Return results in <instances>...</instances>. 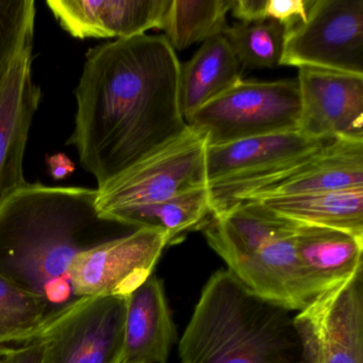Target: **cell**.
Wrapping results in <instances>:
<instances>
[{
    "label": "cell",
    "instance_id": "obj_1",
    "mask_svg": "<svg viewBox=\"0 0 363 363\" xmlns=\"http://www.w3.org/2000/svg\"><path fill=\"white\" fill-rule=\"evenodd\" d=\"M182 65L163 35H142L91 48L75 89L67 144L107 186L189 130L180 109Z\"/></svg>",
    "mask_w": 363,
    "mask_h": 363
},
{
    "label": "cell",
    "instance_id": "obj_2",
    "mask_svg": "<svg viewBox=\"0 0 363 363\" xmlns=\"http://www.w3.org/2000/svg\"><path fill=\"white\" fill-rule=\"evenodd\" d=\"M97 196V189L27 182L0 203V273L42 297L50 313L76 299L74 258L127 227L99 216Z\"/></svg>",
    "mask_w": 363,
    "mask_h": 363
},
{
    "label": "cell",
    "instance_id": "obj_3",
    "mask_svg": "<svg viewBox=\"0 0 363 363\" xmlns=\"http://www.w3.org/2000/svg\"><path fill=\"white\" fill-rule=\"evenodd\" d=\"M293 312L216 271L180 340L182 363H305Z\"/></svg>",
    "mask_w": 363,
    "mask_h": 363
},
{
    "label": "cell",
    "instance_id": "obj_4",
    "mask_svg": "<svg viewBox=\"0 0 363 363\" xmlns=\"http://www.w3.org/2000/svg\"><path fill=\"white\" fill-rule=\"evenodd\" d=\"M297 225L260 201H247L210 216L201 229L210 247L248 290L299 311L314 295L295 250Z\"/></svg>",
    "mask_w": 363,
    "mask_h": 363
},
{
    "label": "cell",
    "instance_id": "obj_5",
    "mask_svg": "<svg viewBox=\"0 0 363 363\" xmlns=\"http://www.w3.org/2000/svg\"><path fill=\"white\" fill-rule=\"evenodd\" d=\"M301 94L297 79L245 82L197 110L186 124L220 146L250 138L298 131Z\"/></svg>",
    "mask_w": 363,
    "mask_h": 363
},
{
    "label": "cell",
    "instance_id": "obj_6",
    "mask_svg": "<svg viewBox=\"0 0 363 363\" xmlns=\"http://www.w3.org/2000/svg\"><path fill=\"white\" fill-rule=\"evenodd\" d=\"M126 310L127 297H80L48 314L25 342L39 344L40 363H120Z\"/></svg>",
    "mask_w": 363,
    "mask_h": 363
},
{
    "label": "cell",
    "instance_id": "obj_7",
    "mask_svg": "<svg viewBox=\"0 0 363 363\" xmlns=\"http://www.w3.org/2000/svg\"><path fill=\"white\" fill-rule=\"evenodd\" d=\"M206 152V140L189 127L182 137L97 190L99 216L208 186Z\"/></svg>",
    "mask_w": 363,
    "mask_h": 363
},
{
    "label": "cell",
    "instance_id": "obj_8",
    "mask_svg": "<svg viewBox=\"0 0 363 363\" xmlns=\"http://www.w3.org/2000/svg\"><path fill=\"white\" fill-rule=\"evenodd\" d=\"M280 65L363 76V0H313L286 33Z\"/></svg>",
    "mask_w": 363,
    "mask_h": 363
},
{
    "label": "cell",
    "instance_id": "obj_9",
    "mask_svg": "<svg viewBox=\"0 0 363 363\" xmlns=\"http://www.w3.org/2000/svg\"><path fill=\"white\" fill-rule=\"evenodd\" d=\"M169 243L164 231L138 228L82 250L69 267L74 296H129L152 275Z\"/></svg>",
    "mask_w": 363,
    "mask_h": 363
},
{
    "label": "cell",
    "instance_id": "obj_10",
    "mask_svg": "<svg viewBox=\"0 0 363 363\" xmlns=\"http://www.w3.org/2000/svg\"><path fill=\"white\" fill-rule=\"evenodd\" d=\"M362 269L295 314L305 363H363Z\"/></svg>",
    "mask_w": 363,
    "mask_h": 363
},
{
    "label": "cell",
    "instance_id": "obj_11",
    "mask_svg": "<svg viewBox=\"0 0 363 363\" xmlns=\"http://www.w3.org/2000/svg\"><path fill=\"white\" fill-rule=\"evenodd\" d=\"M298 131L311 139L363 141V76L298 67Z\"/></svg>",
    "mask_w": 363,
    "mask_h": 363
},
{
    "label": "cell",
    "instance_id": "obj_12",
    "mask_svg": "<svg viewBox=\"0 0 363 363\" xmlns=\"http://www.w3.org/2000/svg\"><path fill=\"white\" fill-rule=\"evenodd\" d=\"M33 45L0 80V203L27 184L25 152L42 91L33 77Z\"/></svg>",
    "mask_w": 363,
    "mask_h": 363
},
{
    "label": "cell",
    "instance_id": "obj_13",
    "mask_svg": "<svg viewBox=\"0 0 363 363\" xmlns=\"http://www.w3.org/2000/svg\"><path fill=\"white\" fill-rule=\"evenodd\" d=\"M169 0H50L61 28L76 39H130L158 30Z\"/></svg>",
    "mask_w": 363,
    "mask_h": 363
},
{
    "label": "cell",
    "instance_id": "obj_14",
    "mask_svg": "<svg viewBox=\"0 0 363 363\" xmlns=\"http://www.w3.org/2000/svg\"><path fill=\"white\" fill-rule=\"evenodd\" d=\"M177 330L162 280L152 274L127 296L120 363H167Z\"/></svg>",
    "mask_w": 363,
    "mask_h": 363
},
{
    "label": "cell",
    "instance_id": "obj_15",
    "mask_svg": "<svg viewBox=\"0 0 363 363\" xmlns=\"http://www.w3.org/2000/svg\"><path fill=\"white\" fill-rule=\"evenodd\" d=\"M330 141L311 139L299 131L250 138L220 146H207L208 186L247 177L272 169L326 145Z\"/></svg>",
    "mask_w": 363,
    "mask_h": 363
},
{
    "label": "cell",
    "instance_id": "obj_16",
    "mask_svg": "<svg viewBox=\"0 0 363 363\" xmlns=\"http://www.w3.org/2000/svg\"><path fill=\"white\" fill-rule=\"evenodd\" d=\"M293 241L314 298L363 267V237L298 223Z\"/></svg>",
    "mask_w": 363,
    "mask_h": 363
},
{
    "label": "cell",
    "instance_id": "obj_17",
    "mask_svg": "<svg viewBox=\"0 0 363 363\" xmlns=\"http://www.w3.org/2000/svg\"><path fill=\"white\" fill-rule=\"evenodd\" d=\"M363 188V141L337 139L327 143L301 171L244 201Z\"/></svg>",
    "mask_w": 363,
    "mask_h": 363
},
{
    "label": "cell",
    "instance_id": "obj_18",
    "mask_svg": "<svg viewBox=\"0 0 363 363\" xmlns=\"http://www.w3.org/2000/svg\"><path fill=\"white\" fill-rule=\"evenodd\" d=\"M240 63L224 35H218L197 50L182 67L180 109L184 121L241 82Z\"/></svg>",
    "mask_w": 363,
    "mask_h": 363
},
{
    "label": "cell",
    "instance_id": "obj_19",
    "mask_svg": "<svg viewBox=\"0 0 363 363\" xmlns=\"http://www.w3.org/2000/svg\"><path fill=\"white\" fill-rule=\"evenodd\" d=\"M274 213L299 224L363 237V188L259 199Z\"/></svg>",
    "mask_w": 363,
    "mask_h": 363
},
{
    "label": "cell",
    "instance_id": "obj_20",
    "mask_svg": "<svg viewBox=\"0 0 363 363\" xmlns=\"http://www.w3.org/2000/svg\"><path fill=\"white\" fill-rule=\"evenodd\" d=\"M209 216V186H201L165 201L116 210L103 218L133 229L164 231L172 243L182 233L201 228Z\"/></svg>",
    "mask_w": 363,
    "mask_h": 363
},
{
    "label": "cell",
    "instance_id": "obj_21",
    "mask_svg": "<svg viewBox=\"0 0 363 363\" xmlns=\"http://www.w3.org/2000/svg\"><path fill=\"white\" fill-rule=\"evenodd\" d=\"M233 0H169L158 30L174 50L224 35Z\"/></svg>",
    "mask_w": 363,
    "mask_h": 363
},
{
    "label": "cell",
    "instance_id": "obj_22",
    "mask_svg": "<svg viewBox=\"0 0 363 363\" xmlns=\"http://www.w3.org/2000/svg\"><path fill=\"white\" fill-rule=\"evenodd\" d=\"M50 313L42 297L0 273V352L26 341Z\"/></svg>",
    "mask_w": 363,
    "mask_h": 363
},
{
    "label": "cell",
    "instance_id": "obj_23",
    "mask_svg": "<svg viewBox=\"0 0 363 363\" xmlns=\"http://www.w3.org/2000/svg\"><path fill=\"white\" fill-rule=\"evenodd\" d=\"M286 33L281 25L265 21L235 23L223 35L240 65L245 69H264L280 65Z\"/></svg>",
    "mask_w": 363,
    "mask_h": 363
},
{
    "label": "cell",
    "instance_id": "obj_24",
    "mask_svg": "<svg viewBox=\"0 0 363 363\" xmlns=\"http://www.w3.org/2000/svg\"><path fill=\"white\" fill-rule=\"evenodd\" d=\"M33 0H0V80L35 37Z\"/></svg>",
    "mask_w": 363,
    "mask_h": 363
},
{
    "label": "cell",
    "instance_id": "obj_25",
    "mask_svg": "<svg viewBox=\"0 0 363 363\" xmlns=\"http://www.w3.org/2000/svg\"><path fill=\"white\" fill-rule=\"evenodd\" d=\"M313 0H233V16L239 22L258 23L273 21L286 33L307 20Z\"/></svg>",
    "mask_w": 363,
    "mask_h": 363
},
{
    "label": "cell",
    "instance_id": "obj_26",
    "mask_svg": "<svg viewBox=\"0 0 363 363\" xmlns=\"http://www.w3.org/2000/svg\"><path fill=\"white\" fill-rule=\"evenodd\" d=\"M41 347L35 341L8 346L0 352V363H40Z\"/></svg>",
    "mask_w": 363,
    "mask_h": 363
},
{
    "label": "cell",
    "instance_id": "obj_27",
    "mask_svg": "<svg viewBox=\"0 0 363 363\" xmlns=\"http://www.w3.org/2000/svg\"><path fill=\"white\" fill-rule=\"evenodd\" d=\"M48 174L55 180H63L75 171V164L65 154L58 152L46 159Z\"/></svg>",
    "mask_w": 363,
    "mask_h": 363
}]
</instances>
